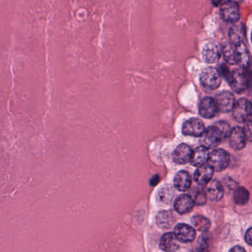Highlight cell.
<instances>
[{
    "instance_id": "e0dca14e",
    "label": "cell",
    "mask_w": 252,
    "mask_h": 252,
    "mask_svg": "<svg viewBox=\"0 0 252 252\" xmlns=\"http://www.w3.org/2000/svg\"><path fill=\"white\" fill-rule=\"evenodd\" d=\"M192 179L188 172H178L174 176V186L176 189L180 191H186L191 187Z\"/></svg>"
},
{
    "instance_id": "4316f807",
    "label": "cell",
    "mask_w": 252,
    "mask_h": 252,
    "mask_svg": "<svg viewBox=\"0 0 252 252\" xmlns=\"http://www.w3.org/2000/svg\"><path fill=\"white\" fill-rule=\"evenodd\" d=\"M174 191L171 186L163 187L158 192V199L164 204H169L173 200Z\"/></svg>"
},
{
    "instance_id": "cb8c5ba5",
    "label": "cell",
    "mask_w": 252,
    "mask_h": 252,
    "mask_svg": "<svg viewBox=\"0 0 252 252\" xmlns=\"http://www.w3.org/2000/svg\"><path fill=\"white\" fill-rule=\"evenodd\" d=\"M191 223L193 225L194 229L200 232H206L211 226V222L208 218L201 215H196L191 220Z\"/></svg>"
},
{
    "instance_id": "277c9868",
    "label": "cell",
    "mask_w": 252,
    "mask_h": 252,
    "mask_svg": "<svg viewBox=\"0 0 252 252\" xmlns=\"http://www.w3.org/2000/svg\"><path fill=\"white\" fill-rule=\"evenodd\" d=\"M232 111L236 122L244 123L252 118V104L246 98H240L235 102Z\"/></svg>"
},
{
    "instance_id": "7402d4cb",
    "label": "cell",
    "mask_w": 252,
    "mask_h": 252,
    "mask_svg": "<svg viewBox=\"0 0 252 252\" xmlns=\"http://www.w3.org/2000/svg\"><path fill=\"white\" fill-rule=\"evenodd\" d=\"M229 39L233 45L243 42L246 38V28L243 24L235 25L229 33Z\"/></svg>"
},
{
    "instance_id": "5bb4252c",
    "label": "cell",
    "mask_w": 252,
    "mask_h": 252,
    "mask_svg": "<svg viewBox=\"0 0 252 252\" xmlns=\"http://www.w3.org/2000/svg\"><path fill=\"white\" fill-rule=\"evenodd\" d=\"M214 170L209 165H204L198 167L195 171L194 179L198 185L201 187L208 185L212 181L214 175Z\"/></svg>"
},
{
    "instance_id": "7a4b0ae2",
    "label": "cell",
    "mask_w": 252,
    "mask_h": 252,
    "mask_svg": "<svg viewBox=\"0 0 252 252\" xmlns=\"http://www.w3.org/2000/svg\"><path fill=\"white\" fill-rule=\"evenodd\" d=\"M200 80L204 88L209 91H215L220 86L222 76L219 70L215 67H206L201 72Z\"/></svg>"
},
{
    "instance_id": "ffe728a7",
    "label": "cell",
    "mask_w": 252,
    "mask_h": 252,
    "mask_svg": "<svg viewBox=\"0 0 252 252\" xmlns=\"http://www.w3.org/2000/svg\"><path fill=\"white\" fill-rule=\"evenodd\" d=\"M208 185L209 186L207 188L206 194L209 199L213 202L220 201L224 194V189H223L222 184L219 181L214 180V181H211Z\"/></svg>"
},
{
    "instance_id": "4dcf8cb0",
    "label": "cell",
    "mask_w": 252,
    "mask_h": 252,
    "mask_svg": "<svg viewBox=\"0 0 252 252\" xmlns=\"http://www.w3.org/2000/svg\"><path fill=\"white\" fill-rule=\"evenodd\" d=\"M252 228H249L247 232H246V236H245V240H246V243H247L249 246H252Z\"/></svg>"
},
{
    "instance_id": "d6a6232c",
    "label": "cell",
    "mask_w": 252,
    "mask_h": 252,
    "mask_svg": "<svg viewBox=\"0 0 252 252\" xmlns=\"http://www.w3.org/2000/svg\"><path fill=\"white\" fill-rule=\"evenodd\" d=\"M229 1H232V2H236V3H239V2H241L243 0H229Z\"/></svg>"
},
{
    "instance_id": "484cf974",
    "label": "cell",
    "mask_w": 252,
    "mask_h": 252,
    "mask_svg": "<svg viewBox=\"0 0 252 252\" xmlns=\"http://www.w3.org/2000/svg\"><path fill=\"white\" fill-rule=\"evenodd\" d=\"M192 200H193L194 204L198 205H203L206 203L207 194L205 190L201 188H196L191 191L190 195Z\"/></svg>"
},
{
    "instance_id": "d4e9b609",
    "label": "cell",
    "mask_w": 252,
    "mask_h": 252,
    "mask_svg": "<svg viewBox=\"0 0 252 252\" xmlns=\"http://www.w3.org/2000/svg\"><path fill=\"white\" fill-rule=\"evenodd\" d=\"M250 198L249 190L244 187H239L235 190L234 201L238 205H244L248 204Z\"/></svg>"
},
{
    "instance_id": "4fadbf2b",
    "label": "cell",
    "mask_w": 252,
    "mask_h": 252,
    "mask_svg": "<svg viewBox=\"0 0 252 252\" xmlns=\"http://www.w3.org/2000/svg\"><path fill=\"white\" fill-rule=\"evenodd\" d=\"M194 205L195 204L190 195L184 194L177 197V199L174 201V207L177 213H179L180 215H185L191 212Z\"/></svg>"
},
{
    "instance_id": "1f68e13d",
    "label": "cell",
    "mask_w": 252,
    "mask_h": 252,
    "mask_svg": "<svg viewBox=\"0 0 252 252\" xmlns=\"http://www.w3.org/2000/svg\"><path fill=\"white\" fill-rule=\"evenodd\" d=\"M231 252H245L246 249L241 246H236L234 247L233 249H231Z\"/></svg>"
},
{
    "instance_id": "ac0fdd59",
    "label": "cell",
    "mask_w": 252,
    "mask_h": 252,
    "mask_svg": "<svg viewBox=\"0 0 252 252\" xmlns=\"http://www.w3.org/2000/svg\"><path fill=\"white\" fill-rule=\"evenodd\" d=\"M235 50H236V59H237V64L241 66L242 68L249 69L250 67V55L247 47L245 45L244 42H242L240 43L235 45Z\"/></svg>"
},
{
    "instance_id": "f1b7e54d",
    "label": "cell",
    "mask_w": 252,
    "mask_h": 252,
    "mask_svg": "<svg viewBox=\"0 0 252 252\" xmlns=\"http://www.w3.org/2000/svg\"><path fill=\"white\" fill-rule=\"evenodd\" d=\"M209 238L207 236V235H204L202 236V238L201 239V245H200V249L199 250L201 251H205L207 249V248L209 247L208 246V243H209Z\"/></svg>"
},
{
    "instance_id": "3957f363",
    "label": "cell",
    "mask_w": 252,
    "mask_h": 252,
    "mask_svg": "<svg viewBox=\"0 0 252 252\" xmlns=\"http://www.w3.org/2000/svg\"><path fill=\"white\" fill-rule=\"evenodd\" d=\"M230 155L222 149L214 150L209 154L208 163L214 171L221 172L226 170L230 164Z\"/></svg>"
},
{
    "instance_id": "83f0119b",
    "label": "cell",
    "mask_w": 252,
    "mask_h": 252,
    "mask_svg": "<svg viewBox=\"0 0 252 252\" xmlns=\"http://www.w3.org/2000/svg\"><path fill=\"white\" fill-rule=\"evenodd\" d=\"M215 125L220 130V132H222V134H223L224 139L229 137L231 130H232L229 124H228L227 122H219Z\"/></svg>"
},
{
    "instance_id": "6da1fadb",
    "label": "cell",
    "mask_w": 252,
    "mask_h": 252,
    "mask_svg": "<svg viewBox=\"0 0 252 252\" xmlns=\"http://www.w3.org/2000/svg\"><path fill=\"white\" fill-rule=\"evenodd\" d=\"M249 69H243V70L236 69L230 73L228 82L236 94H243L249 87L250 73L248 71Z\"/></svg>"
},
{
    "instance_id": "2e32d148",
    "label": "cell",
    "mask_w": 252,
    "mask_h": 252,
    "mask_svg": "<svg viewBox=\"0 0 252 252\" xmlns=\"http://www.w3.org/2000/svg\"><path fill=\"white\" fill-rule=\"evenodd\" d=\"M209 154L210 152L209 151L208 148L204 146H198L192 153V156L190 160L191 165L196 167L205 165L206 163H208Z\"/></svg>"
},
{
    "instance_id": "603a6c76",
    "label": "cell",
    "mask_w": 252,
    "mask_h": 252,
    "mask_svg": "<svg viewBox=\"0 0 252 252\" xmlns=\"http://www.w3.org/2000/svg\"><path fill=\"white\" fill-rule=\"evenodd\" d=\"M222 53L223 57L228 64H237V59H236V50H235V45L232 42H225L222 47Z\"/></svg>"
},
{
    "instance_id": "5b68a950",
    "label": "cell",
    "mask_w": 252,
    "mask_h": 252,
    "mask_svg": "<svg viewBox=\"0 0 252 252\" xmlns=\"http://www.w3.org/2000/svg\"><path fill=\"white\" fill-rule=\"evenodd\" d=\"M201 138V142L203 146L208 149L217 147L223 142V139H225L222 132L215 125L205 129Z\"/></svg>"
},
{
    "instance_id": "f546056e",
    "label": "cell",
    "mask_w": 252,
    "mask_h": 252,
    "mask_svg": "<svg viewBox=\"0 0 252 252\" xmlns=\"http://www.w3.org/2000/svg\"><path fill=\"white\" fill-rule=\"evenodd\" d=\"M246 129H244L245 132H246V136H247L248 140L250 141L252 139V121L249 120L246 122Z\"/></svg>"
},
{
    "instance_id": "30bf717a",
    "label": "cell",
    "mask_w": 252,
    "mask_h": 252,
    "mask_svg": "<svg viewBox=\"0 0 252 252\" xmlns=\"http://www.w3.org/2000/svg\"><path fill=\"white\" fill-rule=\"evenodd\" d=\"M218 105L215 98L205 97L199 105V113L203 118H212L218 113Z\"/></svg>"
},
{
    "instance_id": "8fae6325",
    "label": "cell",
    "mask_w": 252,
    "mask_h": 252,
    "mask_svg": "<svg viewBox=\"0 0 252 252\" xmlns=\"http://www.w3.org/2000/svg\"><path fill=\"white\" fill-rule=\"evenodd\" d=\"M215 99L218 105L219 112H228L232 111L234 105L236 102L233 94L229 91L220 93L216 95Z\"/></svg>"
},
{
    "instance_id": "ba28073f",
    "label": "cell",
    "mask_w": 252,
    "mask_h": 252,
    "mask_svg": "<svg viewBox=\"0 0 252 252\" xmlns=\"http://www.w3.org/2000/svg\"><path fill=\"white\" fill-rule=\"evenodd\" d=\"M173 233L178 241L183 243H191L196 237V231L194 227L185 223L177 224Z\"/></svg>"
},
{
    "instance_id": "52a82bcc",
    "label": "cell",
    "mask_w": 252,
    "mask_h": 252,
    "mask_svg": "<svg viewBox=\"0 0 252 252\" xmlns=\"http://www.w3.org/2000/svg\"><path fill=\"white\" fill-rule=\"evenodd\" d=\"M204 122L197 118H189L183 125V134L191 137H201L205 131Z\"/></svg>"
},
{
    "instance_id": "9c48e42d",
    "label": "cell",
    "mask_w": 252,
    "mask_h": 252,
    "mask_svg": "<svg viewBox=\"0 0 252 252\" xmlns=\"http://www.w3.org/2000/svg\"><path fill=\"white\" fill-rule=\"evenodd\" d=\"M229 142L231 146L235 150H241L246 146L248 138L244 128L235 126L231 130L229 134Z\"/></svg>"
},
{
    "instance_id": "7c38bea8",
    "label": "cell",
    "mask_w": 252,
    "mask_h": 252,
    "mask_svg": "<svg viewBox=\"0 0 252 252\" xmlns=\"http://www.w3.org/2000/svg\"><path fill=\"white\" fill-rule=\"evenodd\" d=\"M193 150L187 143H181L173 152V159L177 164H186L191 160Z\"/></svg>"
},
{
    "instance_id": "9a60e30c",
    "label": "cell",
    "mask_w": 252,
    "mask_h": 252,
    "mask_svg": "<svg viewBox=\"0 0 252 252\" xmlns=\"http://www.w3.org/2000/svg\"><path fill=\"white\" fill-rule=\"evenodd\" d=\"M221 52L217 44L209 42L203 50V58L207 64H215L220 58Z\"/></svg>"
},
{
    "instance_id": "44dd1931",
    "label": "cell",
    "mask_w": 252,
    "mask_h": 252,
    "mask_svg": "<svg viewBox=\"0 0 252 252\" xmlns=\"http://www.w3.org/2000/svg\"><path fill=\"white\" fill-rule=\"evenodd\" d=\"M174 220L175 218L171 211H162L156 217L157 225L162 229H167L171 227L174 223Z\"/></svg>"
},
{
    "instance_id": "8992f818",
    "label": "cell",
    "mask_w": 252,
    "mask_h": 252,
    "mask_svg": "<svg viewBox=\"0 0 252 252\" xmlns=\"http://www.w3.org/2000/svg\"><path fill=\"white\" fill-rule=\"evenodd\" d=\"M221 16L229 23L238 22L240 17V11L238 3L227 1L222 5L220 8Z\"/></svg>"
},
{
    "instance_id": "d6986e66",
    "label": "cell",
    "mask_w": 252,
    "mask_h": 252,
    "mask_svg": "<svg viewBox=\"0 0 252 252\" xmlns=\"http://www.w3.org/2000/svg\"><path fill=\"white\" fill-rule=\"evenodd\" d=\"M179 241L173 232H168L162 236L160 247L165 252H175L179 249Z\"/></svg>"
}]
</instances>
